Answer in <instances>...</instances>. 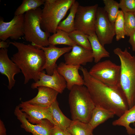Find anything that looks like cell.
<instances>
[{
    "instance_id": "6da1fadb",
    "label": "cell",
    "mask_w": 135,
    "mask_h": 135,
    "mask_svg": "<svg viewBox=\"0 0 135 135\" xmlns=\"http://www.w3.org/2000/svg\"><path fill=\"white\" fill-rule=\"evenodd\" d=\"M80 69L82 72L84 85L95 106L112 111L118 117L129 109L126 97L120 84L107 85L92 76L86 68L81 67Z\"/></svg>"
},
{
    "instance_id": "7a4b0ae2",
    "label": "cell",
    "mask_w": 135,
    "mask_h": 135,
    "mask_svg": "<svg viewBox=\"0 0 135 135\" xmlns=\"http://www.w3.org/2000/svg\"><path fill=\"white\" fill-rule=\"evenodd\" d=\"M16 47L17 52L11 57V60L20 69L24 77V84L31 80L35 82L40 78V74L44 65L46 58L42 49L30 44L16 41L9 42Z\"/></svg>"
},
{
    "instance_id": "3957f363",
    "label": "cell",
    "mask_w": 135,
    "mask_h": 135,
    "mask_svg": "<svg viewBox=\"0 0 135 135\" xmlns=\"http://www.w3.org/2000/svg\"><path fill=\"white\" fill-rule=\"evenodd\" d=\"M113 52L120 61V84L130 109L135 104V56L132 55L126 48L122 50L118 47Z\"/></svg>"
},
{
    "instance_id": "277c9868",
    "label": "cell",
    "mask_w": 135,
    "mask_h": 135,
    "mask_svg": "<svg viewBox=\"0 0 135 135\" xmlns=\"http://www.w3.org/2000/svg\"><path fill=\"white\" fill-rule=\"evenodd\" d=\"M68 102L72 120L89 123L95 106L87 88L74 86L70 90Z\"/></svg>"
},
{
    "instance_id": "5b68a950",
    "label": "cell",
    "mask_w": 135,
    "mask_h": 135,
    "mask_svg": "<svg viewBox=\"0 0 135 135\" xmlns=\"http://www.w3.org/2000/svg\"><path fill=\"white\" fill-rule=\"evenodd\" d=\"M75 0H45L42 10L41 26L44 31L55 33L58 26Z\"/></svg>"
},
{
    "instance_id": "8992f818",
    "label": "cell",
    "mask_w": 135,
    "mask_h": 135,
    "mask_svg": "<svg viewBox=\"0 0 135 135\" xmlns=\"http://www.w3.org/2000/svg\"><path fill=\"white\" fill-rule=\"evenodd\" d=\"M42 9L40 8L24 14V36L26 40L36 47H46L50 34L44 31L41 26Z\"/></svg>"
},
{
    "instance_id": "52a82bcc",
    "label": "cell",
    "mask_w": 135,
    "mask_h": 135,
    "mask_svg": "<svg viewBox=\"0 0 135 135\" xmlns=\"http://www.w3.org/2000/svg\"><path fill=\"white\" fill-rule=\"evenodd\" d=\"M88 72L92 77L107 85L114 86L120 84V66L110 60L96 63Z\"/></svg>"
},
{
    "instance_id": "ba28073f",
    "label": "cell",
    "mask_w": 135,
    "mask_h": 135,
    "mask_svg": "<svg viewBox=\"0 0 135 135\" xmlns=\"http://www.w3.org/2000/svg\"><path fill=\"white\" fill-rule=\"evenodd\" d=\"M98 7V4L88 6L79 5L75 18V30L88 36L95 33L96 14Z\"/></svg>"
},
{
    "instance_id": "9c48e42d",
    "label": "cell",
    "mask_w": 135,
    "mask_h": 135,
    "mask_svg": "<svg viewBox=\"0 0 135 135\" xmlns=\"http://www.w3.org/2000/svg\"><path fill=\"white\" fill-rule=\"evenodd\" d=\"M95 32L99 41L104 46L111 44L115 35L114 23L109 20L103 8L98 7L96 13Z\"/></svg>"
},
{
    "instance_id": "30bf717a",
    "label": "cell",
    "mask_w": 135,
    "mask_h": 135,
    "mask_svg": "<svg viewBox=\"0 0 135 135\" xmlns=\"http://www.w3.org/2000/svg\"><path fill=\"white\" fill-rule=\"evenodd\" d=\"M24 14L14 16L10 21L0 18V39L6 41L10 38L17 40L24 36Z\"/></svg>"
},
{
    "instance_id": "8fae6325",
    "label": "cell",
    "mask_w": 135,
    "mask_h": 135,
    "mask_svg": "<svg viewBox=\"0 0 135 135\" xmlns=\"http://www.w3.org/2000/svg\"><path fill=\"white\" fill-rule=\"evenodd\" d=\"M15 116L21 124L20 127L32 135H52L54 124L46 119L42 120L39 123L33 124L26 119L24 113L17 106L14 112Z\"/></svg>"
},
{
    "instance_id": "7c38bea8",
    "label": "cell",
    "mask_w": 135,
    "mask_h": 135,
    "mask_svg": "<svg viewBox=\"0 0 135 135\" xmlns=\"http://www.w3.org/2000/svg\"><path fill=\"white\" fill-rule=\"evenodd\" d=\"M18 106L30 123L36 124L42 120L46 119L54 125L50 107H44L34 105L26 101L21 102Z\"/></svg>"
},
{
    "instance_id": "4fadbf2b",
    "label": "cell",
    "mask_w": 135,
    "mask_h": 135,
    "mask_svg": "<svg viewBox=\"0 0 135 135\" xmlns=\"http://www.w3.org/2000/svg\"><path fill=\"white\" fill-rule=\"evenodd\" d=\"M57 67L52 75L41 72L39 80L33 83L31 85V88L34 89L39 86H45L53 89L59 93H62L66 88V83L64 77L58 71Z\"/></svg>"
},
{
    "instance_id": "5bb4252c",
    "label": "cell",
    "mask_w": 135,
    "mask_h": 135,
    "mask_svg": "<svg viewBox=\"0 0 135 135\" xmlns=\"http://www.w3.org/2000/svg\"><path fill=\"white\" fill-rule=\"evenodd\" d=\"M37 47L44 51L46 58L45 62L42 68L45 70L47 74L52 75L57 66L56 62L58 58L64 54L71 50L72 47L59 48L52 45L46 47L38 46Z\"/></svg>"
},
{
    "instance_id": "9a60e30c",
    "label": "cell",
    "mask_w": 135,
    "mask_h": 135,
    "mask_svg": "<svg viewBox=\"0 0 135 135\" xmlns=\"http://www.w3.org/2000/svg\"><path fill=\"white\" fill-rule=\"evenodd\" d=\"M64 58L66 64L74 66H85L94 60L92 50L77 44L72 47L71 51L64 54Z\"/></svg>"
},
{
    "instance_id": "2e32d148",
    "label": "cell",
    "mask_w": 135,
    "mask_h": 135,
    "mask_svg": "<svg viewBox=\"0 0 135 135\" xmlns=\"http://www.w3.org/2000/svg\"><path fill=\"white\" fill-rule=\"evenodd\" d=\"M81 66L60 63L57 67L59 73L64 77L66 83V88L70 90L74 86L84 85V80L80 74L78 70Z\"/></svg>"
},
{
    "instance_id": "e0dca14e",
    "label": "cell",
    "mask_w": 135,
    "mask_h": 135,
    "mask_svg": "<svg viewBox=\"0 0 135 135\" xmlns=\"http://www.w3.org/2000/svg\"><path fill=\"white\" fill-rule=\"evenodd\" d=\"M20 70L11 60L8 57V50L0 48V72L6 76L8 80V90H11L16 82L14 79L15 75L19 73Z\"/></svg>"
},
{
    "instance_id": "ac0fdd59",
    "label": "cell",
    "mask_w": 135,
    "mask_h": 135,
    "mask_svg": "<svg viewBox=\"0 0 135 135\" xmlns=\"http://www.w3.org/2000/svg\"><path fill=\"white\" fill-rule=\"evenodd\" d=\"M38 92L34 98L26 101L34 105L44 107H50L56 100L57 91L51 88L43 86L38 87Z\"/></svg>"
},
{
    "instance_id": "d6986e66",
    "label": "cell",
    "mask_w": 135,
    "mask_h": 135,
    "mask_svg": "<svg viewBox=\"0 0 135 135\" xmlns=\"http://www.w3.org/2000/svg\"><path fill=\"white\" fill-rule=\"evenodd\" d=\"M135 122V104L126 111L119 118L114 121L112 124L114 126H120L125 127L127 134L135 135V128H132L130 125Z\"/></svg>"
},
{
    "instance_id": "ffe728a7",
    "label": "cell",
    "mask_w": 135,
    "mask_h": 135,
    "mask_svg": "<svg viewBox=\"0 0 135 135\" xmlns=\"http://www.w3.org/2000/svg\"><path fill=\"white\" fill-rule=\"evenodd\" d=\"M52 119L56 125L64 130H65L69 126L72 120L67 117L62 113L60 108L57 100L50 107Z\"/></svg>"
},
{
    "instance_id": "44dd1931",
    "label": "cell",
    "mask_w": 135,
    "mask_h": 135,
    "mask_svg": "<svg viewBox=\"0 0 135 135\" xmlns=\"http://www.w3.org/2000/svg\"><path fill=\"white\" fill-rule=\"evenodd\" d=\"M115 115L113 112L99 107L95 106L89 122L94 129L108 120Z\"/></svg>"
},
{
    "instance_id": "7402d4cb",
    "label": "cell",
    "mask_w": 135,
    "mask_h": 135,
    "mask_svg": "<svg viewBox=\"0 0 135 135\" xmlns=\"http://www.w3.org/2000/svg\"><path fill=\"white\" fill-rule=\"evenodd\" d=\"M88 37L91 45L95 63L100 62L103 58L110 57V53L100 43L95 33L91 35H88Z\"/></svg>"
},
{
    "instance_id": "603a6c76",
    "label": "cell",
    "mask_w": 135,
    "mask_h": 135,
    "mask_svg": "<svg viewBox=\"0 0 135 135\" xmlns=\"http://www.w3.org/2000/svg\"><path fill=\"white\" fill-rule=\"evenodd\" d=\"M76 1L73 4L70 8V13L68 16L59 24L57 29H59L69 33L75 30L74 22L76 12L79 5Z\"/></svg>"
},
{
    "instance_id": "cb8c5ba5",
    "label": "cell",
    "mask_w": 135,
    "mask_h": 135,
    "mask_svg": "<svg viewBox=\"0 0 135 135\" xmlns=\"http://www.w3.org/2000/svg\"><path fill=\"white\" fill-rule=\"evenodd\" d=\"M66 130L72 135H92L94 129L89 123L72 120Z\"/></svg>"
},
{
    "instance_id": "d4e9b609",
    "label": "cell",
    "mask_w": 135,
    "mask_h": 135,
    "mask_svg": "<svg viewBox=\"0 0 135 135\" xmlns=\"http://www.w3.org/2000/svg\"><path fill=\"white\" fill-rule=\"evenodd\" d=\"M48 40L50 45L54 46L64 44L72 47L76 44L70 38L68 33L59 29L50 36Z\"/></svg>"
},
{
    "instance_id": "484cf974",
    "label": "cell",
    "mask_w": 135,
    "mask_h": 135,
    "mask_svg": "<svg viewBox=\"0 0 135 135\" xmlns=\"http://www.w3.org/2000/svg\"><path fill=\"white\" fill-rule=\"evenodd\" d=\"M45 0H23L14 13V16L24 14L29 11L35 10L44 4Z\"/></svg>"
},
{
    "instance_id": "4316f807",
    "label": "cell",
    "mask_w": 135,
    "mask_h": 135,
    "mask_svg": "<svg viewBox=\"0 0 135 135\" xmlns=\"http://www.w3.org/2000/svg\"><path fill=\"white\" fill-rule=\"evenodd\" d=\"M71 39L76 44L86 49L92 50L88 35L80 31L75 30L68 33Z\"/></svg>"
},
{
    "instance_id": "83f0119b",
    "label": "cell",
    "mask_w": 135,
    "mask_h": 135,
    "mask_svg": "<svg viewBox=\"0 0 135 135\" xmlns=\"http://www.w3.org/2000/svg\"><path fill=\"white\" fill-rule=\"evenodd\" d=\"M104 5L103 8L111 22L114 23L119 10V3L114 0H103Z\"/></svg>"
},
{
    "instance_id": "f1b7e54d",
    "label": "cell",
    "mask_w": 135,
    "mask_h": 135,
    "mask_svg": "<svg viewBox=\"0 0 135 135\" xmlns=\"http://www.w3.org/2000/svg\"><path fill=\"white\" fill-rule=\"evenodd\" d=\"M116 40L118 41L124 38L126 36L123 12L119 10L114 22Z\"/></svg>"
},
{
    "instance_id": "f546056e",
    "label": "cell",
    "mask_w": 135,
    "mask_h": 135,
    "mask_svg": "<svg viewBox=\"0 0 135 135\" xmlns=\"http://www.w3.org/2000/svg\"><path fill=\"white\" fill-rule=\"evenodd\" d=\"M123 13L126 36H130L135 31V17L134 12Z\"/></svg>"
},
{
    "instance_id": "4dcf8cb0",
    "label": "cell",
    "mask_w": 135,
    "mask_h": 135,
    "mask_svg": "<svg viewBox=\"0 0 135 135\" xmlns=\"http://www.w3.org/2000/svg\"><path fill=\"white\" fill-rule=\"evenodd\" d=\"M119 8L123 12H135V0H120Z\"/></svg>"
},
{
    "instance_id": "1f68e13d",
    "label": "cell",
    "mask_w": 135,
    "mask_h": 135,
    "mask_svg": "<svg viewBox=\"0 0 135 135\" xmlns=\"http://www.w3.org/2000/svg\"><path fill=\"white\" fill-rule=\"evenodd\" d=\"M52 135H65V130L62 129L56 125H54Z\"/></svg>"
},
{
    "instance_id": "d6a6232c",
    "label": "cell",
    "mask_w": 135,
    "mask_h": 135,
    "mask_svg": "<svg viewBox=\"0 0 135 135\" xmlns=\"http://www.w3.org/2000/svg\"><path fill=\"white\" fill-rule=\"evenodd\" d=\"M129 37L128 42L132 46V51L135 52V31Z\"/></svg>"
},
{
    "instance_id": "836d02e7",
    "label": "cell",
    "mask_w": 135,
    "mask_h": 135,
    "mask_svg": "<svg viewBox=\"0 0 135 135\" xmlns=\"http://www.w3.org/2000/svg\"><path fill=\"white\" fill-rule=\"evenodd\" d=\"M6 129L3 122L0 120V135H6Z\"/></svg>"
},
{
    "instance_id": "e575fe53",
    "label": "cell",
    "mask_w": 135,
    "mask_h": 135,
    "mask_svg": "<svg viewBox=\"0 0 135 135\" xmlns=\"http://www.w3.org/2000/svg\"><path fill=\"white\" fill-rule=\"evenodd\" d=\"M8 43L5 41L1 40L0 42V48L7 49L8 47L10 44Z\"/></svg>"
},
{
    "instance_id": "d590c367",
    "label": "cell",
    "mask_w": 135,
    "mask_h": 135,
    "mask_svg": "<svg viewBox=\"0 0 135 135\" xmlns=\"http://www.w3.org/2000/svg\"><path fill=\"white\" fill-rule=\"evenodd\" d=\"M65 135H72L70 134L66 130H65Z\"/></svg>"
},
{
    "instance_id": "8d00e7d4",
    "label": "cell",
    "mask_w": 135,
    "mask_h": 135,
    "mask_svg": "<svg viewBox=\"0 0 135 135\" xmlns=\"http://www.w3.org/2000/svg\"><path fill=\"white\" fill-rule=\"evenodd\" d=\"M134 14L135 17V12H134Z\"/></svg>"
},
{
    "instance_id": "74e56055",
    "label": "cell",
    "mask_w": 135,
    "mask_h": 135,
    "mask_svg": "<svg viewBox=\"0 0 135 135\" xmlns=\"http://www.w3.org/2000/svg\"><path fill=\"white\" fill-rule=\"evenodd\" d=\"M92 135H94L93 134Z\"/></svg>"
}]
</instances>
